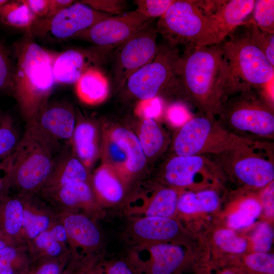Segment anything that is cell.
I'll return each instance as SVG.
<instances>
[{"instance_id": "ee69618b", "label": "cell", "mask_w": 274, "mask_h": 274, "mask_svg": "<svg viewBox=\"0 0 274 274\" xmlns=\"http://www.w3.org/2000/svg\"><path fill=\"white\" fill-rule=\"evenodd\" d=\"M198 211L212 212L218 205V197L213 190H203L196 193Z\"/></svg>"}, {"instance_id": "d4e9b609", "label": "cell", "mask_w": 274, "mask_h": 274, "mask_svg": "<svg viewBox=\"0 0 274 274\" xmlns=\"http://www.w3.org/2000/svg\"><path fill=\"white\" fill-rule=\"evenodd\" d=\"M97 138L96 127L93 123L83 120L76 124L71 142L75 154L86 167L96 157Z\"/></svg>"}, {"instance_id": "7dc6e473", "label": "cell", "mask_w": 274, "mask_h": 274, "mask_svg": "<svg viewBox=\"0 0 274 274\" xmlns=\"http://www.w3.org/2000/svg\"><path fill=\"white\" fill-rule=\"evenodd\" d=\"M39 19L46 18L49 14L51 0L22 1Z\"/></svg>"}, {"instance_id": "9f6ffc18", "label": "cell", "mask_w": 274, "mask_h": 274, "mask_svg": "<svg viewBox=\"0 0 274 274\" xmlns=\"http://www.w3.org/2000/svg\"><path fill=\"white\" fill-rule=\"evenodd\" d=\"M32 268H30L29 270L27 271L24 274H32Z\"/></svg>"}, {"instance_id": "484cf974", "label": "cell", "mask_w": 274, "mask_h": 274, "mask_svg": "<svg viewBox=\"0 0 274 274\" xmlns=\"http://www.w3.org/2000/svg\"><path fill=\"white\" fill-rule=\"evenodd\" d=\"M178 196L175 190L164 188L158 191L141 205L131 208L130 212L141 217L170 218L177 209Z\"/></svg>"}, {"instance_id": "9a60e30c", "label": "cell", "mask_w": 274, "mask_h": 274, "mask_svg": "<svg viewBox=\"0 0 274 274\" xmlns=\"http://www.w3.org/2000/svg\"><path fill=\"white\" fill-rule=\"evenodd\" d=\"M255 0L203 1L205 11L226 38L237 26L248 21Z\"/></svg>"}, {"instance_id": "d6a6232c", "label": "cell", "mask_w": 274, "mask_h": 274, "mask_svg": "<svg viewBox=\"0 0 274 274\" xmlns=\"http://www.w3.org/2000/svg\"><path fill=\"white\" fill-rule=\"evenodd\" d=\"M20 139L12 116L0 112V158L8 157Z\"/></svg>"}, {"instance_id": "f5cc1de1", "label": "cell", "mask_w": 274, "mask_h": 274, "mask_svg": "<svg viewBox=\"0 0 274 274\" xmlns=\"http://www.w3.org/2000/svg\"><path fill=\"white\" fill-rule=\"evenodd\" d=\"M1 166L0 168L1 167ZM10 190V184L6 175L3 177H0V199L8 195Z\"/></svg>"}, {"instance_id": "94428289", "label": "cell", "mask_w": 274, "mask_h": 274, "mask_svg": "<svg viewBox=\"0 0 274 274\" xmlns=\"http://www.w3.org/2000/svg\"><path fill=\"white\" fill-rule=\"evenodd\" d=\"M24 273H25V272H24ZM24 273H23V274H24Z\"/></svg>"}, {"instance_id": "52a82bcc", "label": "cell", "mask_w": 274, "mask_h": 274, "mask_svg": "<svg viewBox=\"0 0 274 274\" xmlns=\"http://www.w3.org/2000/svg\"><path fill=\"white\" fill-rule=\"evenodd\" d=\"M248 140L224 129L214 117L204 115L187 121L179 131L174 147L177 155L230 153L250 147Z\"/></svg>"}, {"instance_id": "9c48e42d", "label": "cell", "mask_w": 274, "mask_h": 274, "mask_svg": "<svg viewBox=\"0 0 274 274\" xmlns=\"http://www.w3.org/2000/svg\"><path fill=\"white\" fill-rule=\"evenodd\" d=\"M157 36L151 22L118 46L112 71L117 88L124 86L132 74L154 59L159 49Z\"/></svg>"}, {"instance_id": "4dcf8cb0", "label": "cell", "mask_w": 274, "mask_h": 274, "mask_svg": "<svg viewBox=\"0 0 274 274\" xmlns=\"http://www.w3.org/2000/svg\"><path fill=\"white\" fill-rule=\"evenodd\" d=\"M30 261L26 244L6 247L0 251V274H15L16 269L24 272Z\"/></svg>"}, {"instance_id": "5b68a950", "label": "cell", "mask_w": 274, "mask_h": 274, "mask_svg": "<svg viewBox=\"0 0 274 274\" xmlns=\"http://www.w3.org/2000/svg\"><path fill=\"white\" fill-rule=\"evenodd\" d=\"M156 29L172 47L213 45L225 38L199 1L174 0L159 17Z\"/></svg>"}, {"instance_id": "7402d4cb", "label": "cell", "mask_w": 274, "mask_h": 274, "mask_svg": "<svg viewBox=\"0 0 274 274\" xmlns=\"http://www.w3.org/2000/svg\"><path fill=\"white\" fill-rule=\"evenodd\" d=\"M203 157L200 155H177L172 158L165 166L166 181L176 186L192 184L196 175L207 165V161Z\"/></svg>"}, {"instance_id": "60d3db41", "label": "cell", "mask_w": 274, "mask_h": 274, "mask_svg": "<svg viewBox=\"0 0 274 274\" xmlns=\"http://www.w3.org/2000/svg\"><path fill=\"white\" fill-rule=\"evenodd\" d=\"M247 265L252 269L263 273L273 274L274 257L272 254L257 252L246 258Z\"/></svg>"}, {"instance_id": "816d5d0a", "label": "cell", "mask_w": 274, "mask_h": 274, "mask_svg": "<svg viewBox=\"0 0 274 274\" xmlns=\"http://www.w3.org/2000/svg\"><path fill=\"white\" fill-rule=\"evenodd\" d=\"M75 3L72 0H51L50 11L45 19H49Z\"/></svg>"}, {"instance_id": "603a6c76", "label": "cell", "mask_w": 274, "mask_h": 274, "mask_svg": "<svg viewBox=\"0 0 274 274\" xmlns=\"http://www.w3.org/2000/svg\"><path fill=\"white\" fill-rule=\"evenodd\" d=\"M76 93L83 102L94 105L104 101L109 92V83L104 74L97 68L85 72L75 83Z\"/></svg>"}, {"instance_id": "e0dca14e", "label": "cell", "mask_w": 274, "mask_h": 274, "mask_svg": "<svg viewBox=\"0 0 274 274\" xmlns=\"http://www.w3.org/2000/svg\"><path fill=\"white\" fill-rule=\"evenodd\" d=\"M58 220L64 226L68 244L74 249L92 252L99 247L101 235L97 227L87 215L79 213L57 214Z\"/></svg>"}, {"instance_id": "f1b7e54d", "label": "cell", "mask_w": 274, "mask_h": 274, "mask_svg": "<svg viewBox=\"0 0 274 274\" xmlns=\"http://www.w3.org/2000/svg\"><path fill=\"white\" fill-rule=\"evenodd\" d=\"M27 245L31 261L37 263L67 256L70 254L67 245L56 240L49 230L41 233Z\"/></svg>"}, {"instance_id": "44dd1931", "label": "cell", "mask_w": 274, "mask_h": 274, "mask_svg": "<svg viewBox=\"0 0 274 274\" xmlns=\"http://www.w3.org/2000/svg\"><path fill=\"white\" fill-rule=\"evenodd\" d=\"M179 230L175 220L158 217H137L130 227L131 234L141 245L158 244L173 238Z\"/></svg>"}, {"instance_id": "74e56055", "label": "cell", "mask_w": 274, "mask_h": 274, "mask_svg": "<svg viewBox=\"0 0 274 274\" xmlns=\"http://www.w3.org/2000/svg\"><path fill=\"white\" fill-rule=\"evenodd\" d=\"M174 0H135V10L144 17L153 19L160 17Z\"/></svg>"}, {"instance_id": "8992f818", "label": "cell", "mask_w": 274, "mask_h": 274, "mask_svg": "<svg viewBox=\"0 0 274 274\" xmlns=\"http://www.w3.org/2000/svg\"><path fill=\"white\" fill-rule=\"evenodd\" d=\"M250 89L231 94L219 104L215 115L224 129L241 134L272 138L274 134L273 108L259 92Z\"/></svg>"}, {"instance_id": "4fadbf2b", "label": "cell", "mask_w": 274, "mask_h": 274, "mask_svg": "<svg viewBox=\"0 0 274 274\" xmlns=\"http://www.w3.org/2000/svg\"><path fill=\"white\" fill-rule=\"evenodd\" d=\"M31 123L46 139L61 150L71 143L76 125L73 108L67 104H48Z\"/></svg>"}, {"instance_id": "7a4b0ae2", "label": "cell", "mask_w": 274, "mask_h": 274, "mask_svg": "<svg viewBox=\"0 0 274 274\" xmlns=\"http://www.w3.org/2000/svg\"><path fill=\"white\" fill-rule=\"evenodd\" d=\"M247 22L231 30L222 42L220 102L237 92L263 88L273 79L274 66L251 40Z\"/></svg>"}, {"instance_id": "ab89813d", "label": "cell", "mask_w": 274, "mask_h": 274, "mask_svg": "<svg viewBox=\"0 0 274 274\" xmlns=\"http://www.w3.org/2000/svg\"><path fill=\"white\" fill-rule=\"evenodd\" d=\"M273 232L267 223H261L256 228L252 236L254 250L257 252L264 253L271 248Z\"/></svg>"}, {"instance_id": "8fae6325", "label": "cell", "mask_w": 274, "mask_h": 274, "mask_svg": "<svg viewBox=\"0 0 274 274\" xmlns=\"http://www.w3.org/2000/svg\"><path fill=\"white\" fill-rule=\"evenodd\" d=\"M153 19L146 18L135 10L111 16L77 33L73 38L90 42L97 46H119Z\"/></svg>"}, {"instance_id": "7c38bea8", "label": "cell", "mask_w": 274, "mask_h": 274, "mask_svg": "<svg viewBox=\"0 0 274 274\" xmlns=\"http://www.w3.org/2000/svg\"><path fill=\"white\" fill-rule=\"evenodd\" d=\"M113 48L71 49L57 54L53 65L56 83L75 84L87 71L105 62Z\"/></svg>"}, {"instance_id": "83f0119b", "label": "cell", "mask_w": 274, "mask_h": 274, "mask_svg": "<svg viewBox=\"0 0 274 274\" xmlns=\"http://www.w3.org/2000/svg\"><path fill=\"white\" fill-rule=\"evenodd\" d=\"M92 185L95 197L108 203L118 202L123 195L120 180L109 167L103 165L94 173Z\"/></svg>"}, {"instance_id": "bcb514c9", "label": "cell", "mask_w": 274, "mask_h": 274, "mask_svg": "<svg viewBox=\"0 0 274 274\" xmlns=\"http://www.w3.org/2000/svg\"><path fill=\"white\" fill-rule=\"evenodd\" d=\"M177 208L182 213L191 214L198 211L196 193L186 192L178 198Z\"/></svg>"}, {"instance_id": "6f0895ef", "label": "cell", "mask_w": 274, "mask_h": 274, "mask_svg": "<svg viewBox=\"0 0 274 274\" xmlns=\"http://www.w3.org/2000/svg\"><path fill=\"white\" fill-rule=\"evenodd\" d=\"M75 274H86L85 272H82V271H80V272H78Z\"/></svg>"}, {"instance_id": "d6986e66", "label": "cell", "mask_w": 274, "mask_h": 274, "mask_svg": "<svg viewBox=\"0 0 274 274\" xmlns=\"http://www.w3.org/2000/svg\"><path fill=\"white\" fill-rule=\"evenodd\" d=\"M140 253L146 255L142 259L148 274H171L183 262L185 254L180 247L164 243L141 245Z\"/></svg>"}, {"instance_id": "6da1fadb", "label": "cell", "mask_w": 274, "mask_h": 274, "mask_svg": "<svg viewBox=\"0 0 274 274\" xmlns=\"http://www.w3.org/2000/svg\"><path fill=\"white\" fill-rule=\"evenodd\" d=\"M15 53L16 63L11 91L28 123L48 104L56 83L53 65L57 54L39 45L28 31L16 43Z\"/></svg>"}, {"instance_id": "277c9868", "label": "cell", "mask_w": 274, "mask_h": 274, "mask_svg": "<svg viewBox=\"0 0 274 274\" xmlns=\"http://www.w3.org/2000/svg\"><path fill=\"white\" fill-rule=\"evenodd\" d=\"M59 151L31 124L18 145L4 160L10 188L20 196L38 195L49 177Z\"/></svg>"}, {"instance_id": "2e32d148", "label": "cell", "mask_w": 274, "mask_h": 274, "mask_svg": "<svg viewBox=\"0 0 274 274\" xmlns=\"http://www.w3.org/2000/svg\"><path fill=\"white\" fill-rule=\"evenodd\" d=\"M250 147L232 152L236 155L232 163L236 177L248 185L262 187L274 178L272 162L255 153Z\"/></svg>"}, {"instance_id": "8d00e7d4", "label": "cell", "mask_w": 274, "mask_h": 274, "mask_svg": "<svg viewBox=\"0 0 274 274\" xmlns=\"http://www.w3.org/2000/svg\"><path fill=\"white\" fill-rule=\"evenodd\" d=\"M214 237L217 245L224 250L231 253H242L247 246L244 238L237 236L230 229L219 230L215 233Z\"/></svg>"}, {"instance_id": "cb8c5ba5", "label": "cell", "mask_w": 274, "mask_h": 274, "mask_svg": "<svg viewBox=\"0 0 274 274\" xmlns=\"http://www.w3.org/2000/svg\"><path fill=\"white\" fill-rule=\"evenodd\" d=\"M23 203V197L17 194H9L0 199V230L19 243H21Z\"/></svg>"}, {"instance_id": "ba28073f", "label": "cell", "mask_w": 274, "mask_h": 274, "mask_svg": "<svg viewBox=\"0 0 274 274\" xmlns=\"http://www.w3.org/2000/svg\"><path fill=\"white\" fill-rule=\"evenodd\" d=\"M180 57L177 47L166 43L159 45L154 59L128 78L125 84L128 91L141 100L158 97L164 90L180 92L177 75Z\"/></svg>"}, {"instance_id": "c3c4849f", "label": "cell", "mask_w": 274, "mask_h": 274, "mask_svg": "<svg viewBox=\"0 0 274 274\" xmlns=\"http://www.w3.org/2000/svg\"><path fill=\"white\" fill-rule=\"evenodd\" d=\"M98 274H133V273L129 265L124 261L117 260L102 266Z\"/></svg>"}, {"instance_id": "30bf717a", "label": "cell", "mask_w": 274, "mask_h": 274, "mask_svg": "<svg viewBox=\"0 0 274 274\" xmlns=\"http://www.w3.org/2000/svg\"><path fill=\"white\" fill-rule=\"evenodd\" d=\"M112 15L96 11L81 3H74L49 19H38L28 31L33 37L50 35L59 40L77 33Z\"/></svg>"}, {"instance_id": "f546056e", "label": "cell", "mask_w": 274, "mask_h": 274, "mask_svg": "<svg viewBox=\"0 0 274 274\" xmlns=\"http://www.w3.org/2000/svg\"><path fill=\"white\" fill-rule=\"evenodd\" d=\"M38 18L22 1H8L0 8V20L6 25L29 30Z\"/></svg>"}, {"instance_id": "5bb4252c", "label": "cell", "mask_w": 274, "mask_h": 274, "mask_svg": "<svg viewBox=\"0 0 274 274\" xmlns=\"http://www.w3.org/2000/svg\"><path fill=\"white\" fill-rule=\"evenodd\" d=\"M56 214L76 213L79 209L89 210L96 202L91 182H75L38 193Z\"/></svg>"}, {"instance_id": "b9f144b4", "label": "cell", "mask_w": 274, "mask_h": 274, "mask_svg": "<svg viewBox=\"0 0 274 274\" xmlns=\"http://www.w3.org/2000/svg\"><path fill=\"white\" fill-rule=\"evenodd\" d=\"M81 3L91 8L108 14H121L126 7V1L122 0H83Z\"/></svg>"}, {"instance_id": "ac0fdd59", "label": "cell", "mask_w": 274, "mask_h": 274, "mask_svg": "<svg viewBox=\"0 0 274 274\" xmlns=\"http://www.w3.org/2000/svg\"><path fill=\"white\" fill-rule=\"evenodd\" d=\"M23 197V217L20 236L21 243L27 245L57 221V214L36 196Z\"/></svg>"}, {"instance_id": "f35d334b", "label": "cell", "mask_w": 274, "mask_h": 274, "mask_svg": "<svg viewBox=\"0 0 274 274\" xmlns=\"http://www.w3.org/2000/svg\"><path fill=\"white\" fill-rule=\"evenodd\" d=\"M14 66L5 46L0 42V92L11 91Z\"/></svg>"}, {"instance_id": "11a10c76", "label": "cell", "mask_w": 274, "mask_h": 274, "mask_svg": "<svg viewBox=\"0 0 274 274\" xmlns=\"http://www.w3.org/2000/svg\"><path fill=\"white\" fill-rule=\"evenodd\" d=\"M9 1L7 0H0V8L6 4Z\"/></svg>"}, {"instance_id": "db71d44e", "label": "cell", "mask_w": 274, "mask_h": 274, "mask_svg": "<svg viewBox=\"0 0 274 274\" xmlns=\"http://www.w3.org/2000/svg\"><path fill=\"white\" fill-rule=\"evenodd\" d=\"M22 243H17L12 239L0 230V251L6 247Z\"/></svg>"}, {"instance_id": "7bdbcfd3", "label": "cell", "mask_w": 274, "mask_h": 274, "mask_svg": "<svg viewBox=\"0 0 274 274\" xmlns=\"http://www.w3.org/2000/svg\"><path fill=\"white\" fill-rule=\"evenodd\" d=\"M69 256L45 261L32 268V274H62Z\"/></svg>"}, {"instance_id": "f6af8a7d", "label": "cell", "mask_w": 274, "mask_h": 274, "mask_svg": "<svg viewBox=\"0 0 274 274\" xmlns=\"http://www.w3.org/2000/svg\"><path fill=\"white\" fill-rule=\"evenodd\" d=\"M161 104L158 97L142 100L137 107V113L146 119H152L156 116L160 110Z\"/></svg>"}, {"instance_id": "3957f363", "label": "cell", "mask_w": 274, "mask_h": 274, "mask_svg": "<svg viewBox=\"0 0 274 274\" xmlns=\"http://www.w3.org/2000/svg\"><path fill=\"white\" fill-rule=\"evenodd\" d=\"M222 42L204 46H186L177 66L180 92L204 115L211 117H214L220 103Z\"/></svg>"}, {"instance_id": "836d02e7", "label": "cell", "mask_w": 274, "mask_h": 274, "mask_svg": "<svg viewBox=\"0 0 274 274\" xmlns=\"http://www.w3.org/2000/svg\"><path fill=\"white\" fill-rule=\"evenodd\" d=\"M261 210V205L257 200L248 198L241 203L236 212L230 216L228 225L234 229L249 226L254 222Z\"/></svg>"}, {"instance_id": "4316f807", "label": "cell", "mask_w": 274, "mask_h": 274, "mask_svg": "<svg viewBox=\"0 0 274 274\" xmlns=\"http://www.w3.org/2000/svg\"><path fill=\"white\" fill-rule=\"evenodd\" d=\"M113 142L125 154V165L133 173L140 170L144 166L146 157L139 138L129 130L119 127L111 133Z\"/></svg>"}, {"instance_id": "680465c9", "label": "cell", "mask_w": 274, "mask_h": 274, "mask_svg": "<svg viewBox=\"0 0 274 274\" xmlns=\"http://www.w3.org/2000/svg\"><path fill=\"white\" fill-rule=\"evenodd\" d=\"M64 273H62V274H69V271L68 270H66L65 271H64Z\"/></svg>"}, {"instance_id": "e575fe53", "label": "cell", "mask_w": 274, "mask_h": 274, "mask_svg": "<svg viewBox=\"0 0 274 274\" xmlns=\"http://www.w3.org/2000/svg\"><path fill=\"white\" fill-rule=\"evenodd\" d=\"M250 19L261 29L274 33V1L256 0Z\"/></svg>"}, {"instance_id": "ffe728a7", "label": "cell", "mask_w": 274, "mask_h": 274, "mask_svg": "<svg viewBox=\"0 0 274 274\" xmlns=\"http://www.w3.org/2000/svg\"><path fill=\"white\" fill-rule=\"evenodd\" d=\"M66 149L55 156L52 171L39 192L75 182L91 181L87 167Z\"/></svg>"}, {"instance_id": "d590c367", "label": "cell", "mask_w": 274, "mask_h": 274, "mask_svg": "<svg viewBox=\"0 0 274 274\" xmlns=\"http://www.w3.org/2000/svg\"><path fill=\"white\" fill-rule=\"evenodd\" d=\"M247 23L251 40L274 66V33L262 30L251 20Z\"/></svg>"}, {"instance_id": "681fc988", "label": "cell", "mask_w": 274, "mask_h": 274, "mask_svg": "<svg viewBox=\"0 0 274 274\" xmlns=\"http://www.w3.org/2000/svg\"><path fill=\"white\" fill-rule=\"evenodd\" d=\"M263 201L265 211L269 216L273 214V183H270L263 194Z\"/></svg>"}, {"instance_id": "1f68e13d", "label": "cell", "mask_w": 274, "mask_h": 274, "mask_svg": "<svg viewBox=\"0 0 274 274\" xmlns=\"http://www.w3.org/2000/svg\"><path fill=\"white\" fill-rule=\"evenodd\" d=\"M139 140L145 155L152 157L161 149L164 141L161 129L153 119H146L142 123Z\"/></svg>"}, {"instance_id": "f907efd6", "label": "cell", "mask_w": 274, "mask_h": 274, "mask_svg": "<svg viewBox=\"0 0 274 274\" xmlns=\"http://www.w3.org/2000/svg\"><path fill=\"white\" fill-rule=\"evenodd\" d=\"M48 230L56 240L64 244H68L66 230L58 218L57 221Z\"/></svg>"}, {"instance_id": "91938a15", "label": "cell", "mask_w": 274, "mask_h": 274, "mask_svg": "<svg viewBox=\"0 0 274 274\" xmlns=\"http://www.w3.org/2000/svg\"><path fill=\"white\" fill-rule=\"evenodd\" d=\"M222 274H232V273L229 271H226V272H224Z\"/></svg>"}]
</instances>
